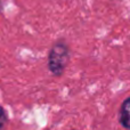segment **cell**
<instances>
[{"instance_id":"cell-3","label":"cell","mask_w":130,"mask_h":130,"mask_svg":"<svg viewBox=\"0 0 130 130\" xmlns=\"http://www.w3.org/2000/svg\"><path fill=\"white\" fill-rule=\"evenodd\" d=\"M7 122H8V117L5 111V108L0 105V130H5L7 127Z\"/></svg>"},{"instance_id":"cell-2","label":"cell","mask_w":130,"mask_h":130,"mask_svg":"<svg viewBox=\"0 0 130 130\" xmlns=\"http://www.w3.org/2000/svg\"><path fill=\"white\" fill-rule=\"evenodd\" d=\"M119 122L124 129L130 130V97L122 102L119 111Z\"/></svg>"},{"instance_id":"cell-1","label":"cell","mask_w":130,"mask_h":130,"mask_svg":"<svg viewBox=\"0 0 130 130\" xmlns=\"http://www.w3.org/2000/svg\"><path fill=\"white\" fill-rule=\"evenodd\" d=\"M70 61V49L66 42L59 40L53 45L48 54V69L55 76L64 73Z\"/></svg>"},{"instance_id":"cell-4","label":"cell","mask_w":130,"mask_h":130,"mask_svg":"<svg viewBox=\"0 0 130 130\" xmlns=\"http://www.w3.org/2000/svg\"><path fill=\"white\" fill-rule=\"evenodd\" d=\"M73 130H75V129H73Z\"/></svg>"}]
</instances>
